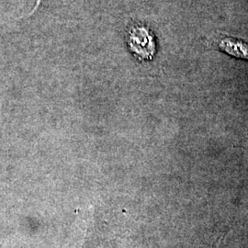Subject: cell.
<instances>
[{"instance_id": "3957f363", "label": "cell", "mask_w": 248, "mask_h": 248, "mask_svg": "<svg viewBox=\"0 0 248 248\" xmlns=\"http://www.w3.org/2000/svg\"><path fill=\"white\" fill-rule=\"evenodd\" d=\"M41 2H42V0H37V2H36L35 8L32 9L31 12H30V14L28 15V16H31L34 12H35L36 10L38 9V8L40 7V4H41Z\"/></svg>"}, {"instance_id": "7a4b0ae2", "label": "cell", "mask_w": 248, "mask_h": 248, "mask_svg": "<svg viewBox=\"0 0 248 248\" xmlns=\"http://www.w3.org/2000/svg\"><path fill=\"white\" fill-rule=\"evenodd\" d=\"M224 53L233 57L248 60V44L234 38H223L219 44Z\"/></svg>"}, {"instance_id": "6da1fadb", "label": "cell", "mask_w": 248, "mask_h": 248, "mask_svg": "<svg viewBox=\"0 0 248 248\" xmlns=\"http://www.w3.org/2000/svg\"><path fill=\"white\" fill-rule=\"evenodd\" d=\"M128 45L131 51L142 60H151L155 53L154 37L145 27L136 25L129 30Z\"/></svg>"}]
</instances>
